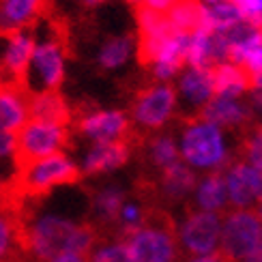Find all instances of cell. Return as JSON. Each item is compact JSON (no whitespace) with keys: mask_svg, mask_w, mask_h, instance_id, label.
<instances>
[{"mask_svg":"<svg viewBox=\"0 0 262 262\" xmlns=\"http://www.w3.org/2000/svg\"><path fill=\"white\" fill-rule=\"evenodd\" d=\"M73 129L89 144L103 142H129L131 121L123 110H107V107H89V110L73 116Z\"/></svg>","mask_w":262,"mask_h":262,"instance_id":"obj_8","label":"cell"},{"mask_svg":"<svg viewBox=\"0 0 262 262\" xmlns=\"http://www.w3.org/2000/svg\"><path fill=\"white\" fill-rule=\"evenodd\" d=\"M193 191H195V204H198L200 211L222 213L226 209L228 191H226V181L222 170L209 172L200 183H195Z\"/></svg>","mask_w":262,"mask_h":262,"instance_id":"obj_22","label":"cell"},{"mask_svg":"<svg viewBox=\"0 0 262 262\" xmlns=\"http://www.w3.org/2000/svg\"><path fill=\"white\" fill-rule=\"evenodd\" d=\"M213 91L215 95L224 97H243L247 91H252V75H249L241 64L222 62L211 67Z\"/></svg>","mask_w":262,"mask_h":262,"instance_id":"obj_20","label":"cell"},{"mask_svg":"<svg viewBox=\"0 0 262 262\" xmlns=\"http://www.w3.org/2000/svg\"><path fill=\"white\" fill-rule=\"evenodd\" d=\"M99 241L97 228L58 209H37L19 222V249L28 262H43L56 254H84Z\"/></svg>","mask_w":262,"mask_h":262,"instance_id":"obj_1","label":"cell"},{"mask_svg":"<svg viewBox=\"0 0 262 262\" xmlns=\"http://www.w3.org/2000/svg\"><path fill=\"white\" fill-rule=\"evenodd\" d=\"M187 262H226L224 256L217 252V254H211V256H195V258H189Z\"/></svg>","mask_w":262,"mask_h":262,"instance_id":"obj_36","label":"cell"},{"mask_svg":"<svg viewBox=\"0 0 262 262\" xmlns=\"http://www.w3.org/2000/svg\"><path fill=\"white\" fill-rule=\"evenodd\" d=\"M89 262H129L121 238H99L89 252Z\"/></svg>","mask_w":262,"mask_h":262,"instance_id":"obj_29","label":"cell"},{"mask_svg":"<svg viewBox=\"0 0 262 262\" xmlns=\"http://www.w3.org/2000/svg\"><path fill=\"white\" fill-rule=\"evenodd\" d=\"M131 159L129 142H103V144H89L78 161L82 177H101L123 168Z\"/></svg>","mask_w":262,"mask_h":262,"instance_id":"obj_15","label":"cell"},{"mask_svg":"<svg viewBox=\"0 0 262 262\" xmlns=\"http://www.w3.org/2000/svg\"><path fill=\"white\" fill-rule=\"evenodd\" d=\"M260 252H262V238H260Z\"/></svg>","mask_w":262,"mask_h":262,"instance_id":"obj_42","label":"cell"},{"mask_svg":"<svg viewBox=\"0 0 262 262\" xmlns=\"http://www.w3.org/2000/svg\"><path fill=\"white\" fill-rule=\"evenodd\" d=\"M245 163L262 172V125L256 127L245 140Z\"/></svg>","mask_w":262,"mask_h":262,"instance_id":"obj_31","label":"cell"},{"mask_svg":"<svg viewBox=\"0 0 262 262\" xmlns=\"http://www.w3.org/2000/svg\"><path fill=\"white\" fill-rule=\"evenodd\" d=\"M67 62L69 52L62 35L52 26L39 24L35 28V48H32L21 86L26 93L60 91V86L67 80Z\"/></svg>","mask_w":262,"mask_h":262,"instance_id":"obj_2","label":"cell"},{"mask_svg":"<svg viewBox=\"0 0 262 262\" xmlns=\"http://www.w3.org/2000/svg\"><path fill=\"white\" fill-rule=\"evenodd\" d=\"M260 7H262V0H260Z\"/></svg>","mask_w":262,"mask_h":262,"instance_id":"obj_43","label":"cell"},{"mask_svg":"<svg viewBox=\"0 0 262 262\" xmlns=\"http://www.w3.org/2000/svg\"><path fill=\"white\" fill-rule=\"evenodd\" d=\"M179 152L185 166L198 170L215 172L230 163V150L226 144L224 129L204 118H191L185 123Z\"/></svg>","mask_w":262,"mask_h":262,"instance_id":"obj_4","label":"cell"},{"mask_svg":"<svg viewBox=\"0 0 262 262\" xmlns=\"http://www.w3.org/2000/svg\"><path fill=\"white\" fill-rule=\"evenodd\" d=\"M134 50H136V41L131 35L107 37L97 50V64L103 71H116L129 62Z\"/></svg>","mask_w":262,"mask_h":262,"instance_id":"obj_24","label":"cell"},{"mask_svg":"<svg viewBox=\"0 0 262 262\" xmlns=\"http://www.w3.org/2000/svg\"><path fill=\"white\" fill-rule=\"evenodd\" d=\"M166 19L174 32L191 35L202 24V5L198 0H177L166 13Z\"/></svg>","mask_w":262,"mask_h":262,"instance_id":"obj_25","label":"cell"},{"mask_svg":"<svg viewBox=\"0 0 262 262\" xmlns=\"http://www.w3.org/2000/svg\"><path fill=\"white\" fill-rule=\"evenodd\" d=\"M15 136L19 163H26L67 150V146L71 144V125L32 121L30 118Z\"/></svg>","mask_w":262,"mask_h":262,"instance_id":"obj_7","label":"cell"},{"mask_svg":"<svg viewBox=\"0 0 262 262\" xmlns=\"http://www.w3.org/2000/svg\"><path fill=\"white\" fill-rule=\"evenodd\" d=\"M121 241L129 262H177L179 258L177 228L163 213H148L146 224L121 236Z\"/></svg>","mask_w":262,"mask_h":262,"instance_id":"obj_5","label":"cell"},{"mask_svg":"<svg viewBox=\"0 0 262 262\" xmlns=\"http://www.w3.org/2000/svg\"><path fill=\"white\" fill-rule=\"evenodd\" d=\"M125 200H127V193L121 185L110 183V185L99 187L91 198V213L95 217V222L101 224V226L116 224L118 211H121Z\"/></svg>","mask_w":262,"mask_h":262,"instance_id":"obj_21","label":"cell"},{"mask_svg":"<svg viewBox=\"0 0 262 262\" xmlns=\"http://www.w3.org/2000/svg\"><path fill=\"white\" fill-rule=\"evenodd\" d=\"M230 3L238 11L241 19H245V21H249V24L262 28V7H260V0H230Z\"/></svg>","mask_w":262,"mask_h":262,"instance_id":"obj_32","label":"cell"},{"mask_svg":"<svg viewBox=\"0 0 262 262\" xmlns=\"http://www.w3.org/2000/svg\"><path fill=\"white\" fill-rule=\"evenodd\" d=\"M193 189H195V174L189 166H185L183 161L174 163V166L161 172L159 191L163 198L177 202V200H183L185 195H189Z\"/></svg>","mask_w":262,"mask_h":262,"instance_id":"obj_23","label":"cell"},{"mask_svg":"<svg viewBox=\"0 0 262 262\" xmlns=\"http://www.w3.org/2000/svg\"><path fill=\"white\" fill-rule=\"evenodd\" d=\"M148 161L152 163V168H157L159 172H163L166 168L174 166V163L181 161V152L174 138L170 134H161L150 138L148 142Z\"/></svg>","mask_w":262,"mask_h":262,"instance_id":"obj_26","label":"cell"},{"mask_svg":"<svg viewBox=\"0 0 262 262\" xmlns=\"http://www.w3.org/2000/svg\"><path fill=\"white\" fill-rule=\"evenodd\" d=\"M17 136L9 134V131H0V172L7 170H17Z\"/></svg>","mask_w":262,"mask_h":262,"instance_id":"obj_30","label":"cell"},{"mask_svg":"<svg viewBox=\"0 0 262 262\" xmlns=\"http://www.w3.org/2000/svg\"><path fill=\"white\" fill-rule=\"evenodd\" d=\"M35 48V30H19L0 35V84H19Z\"/></svg>","mask_w":262,"mask_h":262,"instance_id":"obj_11","label":"cell"},{"mask_svg":"<svg viewBox=\"0 0 262 262\" xmlns=\"http://www.w3.org/2000/svg\"><path fill=\"white\" fill-rule=\"evenodd\" d=\"M3 262H24V260H19V258H9V260H3Z\"/></svg>","mask_w":262,"mask_h":262,"instance_id":"obj_41","label":"cell"},{"mask_svg":"<svg viewBox=\"0 0 262 262\" xmlns=\"http://www.w3.org/2000/svg\"><path fill=\"white\" fill-rule=\"evenodd\" d=\"M3 187H5V174L0 172V193H3Z\"/></svg>","mask_w":262,"mask_h":262,"instance_id":"obj_39","label":"cell"},{"mask_svg":"<svg viewBox=\"0 0 262 262\" xmlns=\"http://www.w3.org/2000/svg\"><path fill=\"white\" fill-rule=\"evenodd\" d=\"M177 89H179L177 101L181 105V114L187 118V121L198 118L202 107L209 103L211 97L215 95L211 69H195V67L185 69L179 78Z\"/></svg>","mask_w":262,"mask_h":262,"instance_id":"obj_13","label":"cell"},{"mask_svg":"<svg viewBox=\"0 0 262 262\" xmlns=\"http://www.w3.org/2000/svg\"><path fill=\"white\" fill-rule=\"evenodd\" d=\"M30 121L28 93L19 84H0V131L17 134Z\"/></svg>","mask_w":262,"mask_h":262,"instance_id":"obj_17","label":"cell"},{"mask_svg":"<svg viewBox=\"0 0 262 262\" xmlns=\"http://www.w3.org/2000/svg\"><path fill=\"white\" fill-rule=\"evenodd\" d=\"M136 17H138V54H140V62L142 64H150L155 62L159 50L163 48L172 35V28L168 24V19L163 13L150 11L146 7H136Z\"/></svg>","mask_w":262,"mask_h":262,"instance_id":"obj_14","label":"cell"},{"mask_svg":"<svg viewBox=\"0 0 262 262\" xmlns=\"http://www.w3.org/2000/svg\"><path fill=\"white\" fill-rule=\"evenodd\" d=\"M48 11V0H0V35L35 30Z\"/></svg>","mask_w":262,"mask_h":262,"instance_id":"obj_16","label":"cell"},{"mask_svg":"<svg viewBox=\"0 0 262 262\" xmlns=\"http://www.w3.org/2000/svg\"><path fill=\"white\" fill-rule=\"evenodd\" d=\"M222 215L209 211L187 213L177 228V243L189 258L211 256L220 252Z\"/></svg>","mask_w":262,"mask_h":262,"instance_id":"obj_9","label":"cell"},{"mask_svg":"<svg viewBox=\"0 0 262 262\" xmlns=\"http://www.w3.org/2000/svg\"><path fill=\"white\" fill-rule=\"evenodd\" d=\"M177 3V0H140L138 7H146L150 11H157V13H166V11Z\"/></svg>","mask_w":262,"mask_h":262,"instance_id":"obj_34","label":"cell"},{"mask_svg":"<svg viewBox=\"0 0 262 262\" xmlns=\"http://www.w3.org/2000/svg\"><path fill=\"white\" fill-rule=\"evenodd\" d=\"M256 213H258V217L262 220V198H260V202H258V211H256Z\"/></svg>","mask_w":262,"mask_h":262,"instance_id":"obj_40","label":"cell"},{"mask_svg":"<svg viewBox=\"0 0 262 262\" xmlns=\"http://www.w3.org/2000/svg\"><path fill=\"white\" fill-rule=\"evenodd\" d=\"M146 220H148V211L144 204L138 200H125L121 211H118V217H116V228H118V232H121V236H125L127 232L144 226Z\"/></svg>","mask_w":262,"mask_h":262,"instance_id":"obj_28","label":"cell"},{"mask_svg":"<svg viewBox=\"0 0 262 262\" xmlns=\"http://www.w3.org/2000/svg\"><path fill=\"white\" fill-rule=\"evenodd\" d=\"M43 262H89V256L84 254H73V252H62V254H56Z\"/></svg>","mask_w":262,"mask_h":262,"instance_id":"obj_35","label":"cell"},{"mask_svg":"<svg viewBox=\"0 0 262 262\" xmlns=\"http://www.w3.org/2000/svg\"><path fill=\"white\" fill-rule=\"evenodd\" d=\"M200 118L217 125L220 129H238L247 127L249 121V105L241 101V97H224L213 95L211 101L202 107Z\"/></svg>","mask_w":262,"mask_h":262,"instance_id":"obj_18","label":"cell"},{"mask_svg":"<svg viewBox=\"0 0 262 262\" xmlns=\"http://www.w3.org/2000/svg\"><path fill=\"white\" fill-rule=\"evenodd\" d=\"M82 5H89V7H95V5H99V3H105V0H80Z\"/></svg>","mask_w":262,"mask_h":262,"instance_id":"obj_37","label":"cell"},{"mask_svg":"<svg viewBox=\"0 0 262 262\" xmlns=\"http://www.w3.org/2000/svg\"><path fill=\"white\" fill-rule=\"evenodd\" d=\"M19 252V220L0 206V262L15 258Z\"/></svg>","mask_w":262,"mask_h":262,"instance_id":"obj_27","label":"cell"},{"mask_svg":"<svg viewBox=\"0 0 262 262\" xmlns=\"http://www.w3.org/2000/svg\"><path fill=\"white\" fill-rule=\"evenodd\" d=\"M177 112V91L168 84H155L140 91L131 103L129 121L142 131L161 129Z\"/></svg>","mask_w":262,"mask_h":262,"instance_id":"obj_10","label":"cell"},{"mask_svg":"<svg viewBox=\"0 0 262 262\" xmlns=\"http://www.w3.org/2000/svg\"><path fill=\"white\" fill-rule=\"evenodd\" d=\"M28 110L32 121L60 123V125H71L73 121L71 105L60 95V91L28 93Z\"/></svg>","mask_w":262,"mask_h":262,"instance_id":"obj_19","label":"cell"},{"mask_svg":"<svg viewBox=\"0 0 262 262\" xmlns=\"http://www.w3.org/2000/svg\"><path fill=\"white\" fill-rule=\"evenodd\" d=\"M200 5H204V7H213V5H217V3H222V0H198Z\"/></svg>","mask_w":262,"mask_h":262,"instance_id":"obj_38","label":"cell"},{"mask_svg":"<svg viewBox=\"0 0 262 262\" xmlns=\"http://www.w3.org/2000/svg\"><path fill=\"white\" fill-rule=\"evenodd\" d=\"M241 67H243L249 75H252V78H256V75H262V43L245 54Z\"/></svg>","mask_w":262,"mask_h":262,"instance_id":"obj_33","label":"cell"},{"mask_svg":"<svg viewBox=\"0 0 262 262\" xmlns=\"http://www.w3.org/2000/svg\"><path fill=\"white\" fill-rule=\"evenodd\" d=\"M82 179L78 161L67 150L56 155L19 163L15 170V187L28 198H41L54 189L71 187Z\"/></svg>","mask_w":262,"mask_h":262,"instance_id":"obj_3","label":"cell"},{"mask_svg":"<svg viewBox=\"0 0 262 262\" xmlns=\"http://www.w3.org/2000/svg\"><path fill=\"white\" fill-rule=\"evenodd\" d=\"M228 202H230L236 211L252 209L254 204L262 198V172L252 168L245 161L228 163L224 170Z\"/></svg>","mask_w":262,"mask_h":262,"instance_id":"obj_12","label":"cell"},{"mask_svg":"<svg viewBox=\"0 0 262 262\" xmlns=\"http://www.w3.org/2000/svg\"><path fill=\"white\" fill-rule=\"evenodd\" d=\"M262 220L256 211L243 209L222 217L220 254L226 262H238L260 249Z\"/></svg>","mask_w":262,"mask_h":262,"instance_id":"obj_6","label":"cell"}]
</instances>
